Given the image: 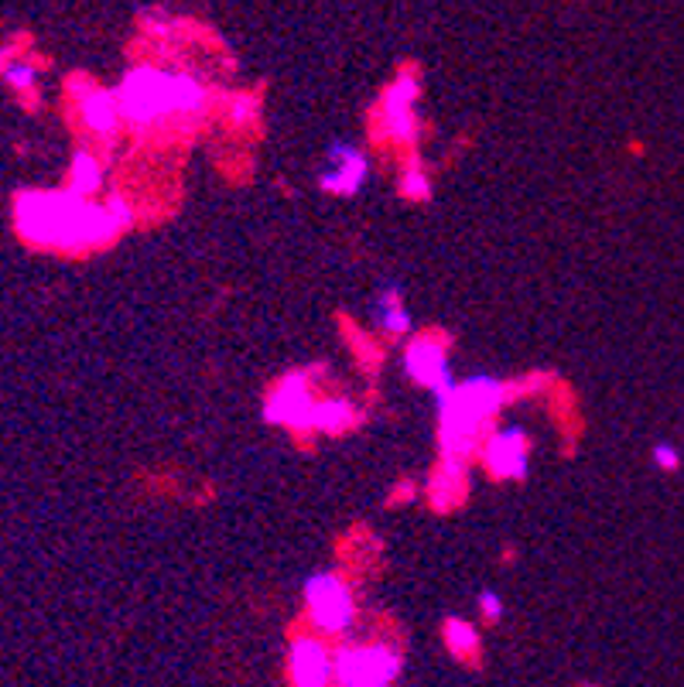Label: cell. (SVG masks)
<instances>
[{
	"label": "cell",
	"mask_w": 684,
	"mask_h": 687,
	"mask_svg": "<svg viewBox=\"0 0 684 687\" xmlns=\"http://www.w3.org/2000/svg\"><path fill=\"white\" fill-rule=\"evenodd\" d=\"M506 400V387L490 376H472L466 384L439 390V442L445 455L466 458L479 448V438Z\"/></svg>",
	"instance_id": "obj_2"
},
{
	"label": "cell",
	"mask_w": 684,
	"mask_h": 687,
	"mask_svg": "<svg viewBox=\"0 0 684 687\" xmlns=\"http://www.w3.org/2000/svg\"><path fill=\"white\" fill-rule=\"evenodd\" d=\"M104 182V165H99L93 155H80L72 161V189L80 195H89Z\"/></svg>",
	"instance_id": "obj_16"
},
{
	"label": "cell",
	"mask_w": 684,
	"mask_h": 687,
	"mask_svg": "<svg viewBox=\"0 0 684 687\" xmlns=\"http://www.w3.org/2000/svg\"><path fill=\"white\" fill-rule=\"evenodd\" d=\"M4 75H8V83H11V86H21V89H28V86L35 83V69H32V65H24V62H11V65L4 69Z\"/></svg>",
	"instance_id": "obj_20"
},
{
	"label": "cell",
	"mask_w": 684,
	"mask_h": 687,
	"mask_svg": "<svg viewBox=\"0 0 684 687\" xmlns=\"http://www.w3.org/2000/svg\"><path fill=\"white\" fill-rule=\"evenodd\" d=\"M445 643L455 656H469L479 647V632L466 619H448L445 623Z\"/></svg>",
	"instance_id": "obj_17"
},
{
	"label": "cell",
	"mask_w": 684,
	"mask_h": 687,
	"mask_svg": "<svg viewBox=\"0 0 684 687\" xmlns=\"http://www.w3.org/2000/svg\"><path fill=\"white\" fill-rule=\"evenodd\" d=\"M352 424V407L346 400H319L315 403V431H346Z\"/></svg>",
	"instance_id": "obj_14"
},
{
	"label": "cell",
	"mask_w": 684,
	"mask_h": 687,
	"mask_svg": "<svg viewBox=\"0 0 684 687\" xmlns=\"http://www.w3.org/2000/svg\"><path fill=\"white\" fill-rule=\"evenodd\" d=\"M376 312H380V325H384L391 336H404V333H408L411 318H408V309H404V301H400L397 291H387L384 298H380L376 301Z\"/></svg>",
	"instance_id": "obj_15"
},
{
	"label": "cell",
	"mask_w": 684,
	"mask_h": 687,
	"mask_svg": "<svg viewBox=\"0 0 684 687\" xmlns=\"http://www.w3.org/2000/svg\"><path fill=\"white\" fill-rule=\"evenodd\" d=\"M400 195L411 198V202H424L432 195V182H428V174L421 168H408L400 178Z\"/></svg>",
	"instance_id": "obj_18"
},
{
	"label": "cell",
	"mask_w": 684,
	"mask_h": 687,
	"mask_svg": "<svg viewBox=\"0 0 684 687\" xmlns=\"http://www.w3.org/2000/svg\"><path fill=\"white\" fill-rule=\"evenodd\" d=\"M463 493H466V458L445 455L435 479H432L428 496H432V503L439 506V510H448V506H455L463 499Z\"/></svg>",
	"instance_id": "obj_13"
},
{
	"label": "cell",
	"mask_w": 684,
	"mask_h": 687,
	"mask_svg": "<svg viewBox=\"0 0 684 687\" xmlns=\"http://www.w3.org/2000/svg\"><path fill=\"white\" fill-rule=\"evenodd\" d=\"M418 96L421 83L415 72H404L394 80V86L380 99V131L391 137L394 144H415L418 137Z\"/></svg>",
	"instance_id": "obj_6"
},
{
	"label": "cell",
	"mask_w": 684,
	"mask_h": 687,
	"mask_svg": "<svg viewBox=\"0 0 684 687\" xmlns=\"http://www.w3.org/2000/svg\"><path fill=\"white\" fill-rule=\"evenodd\" d=\"M479 613H483L487 619H500V616H503V602H500V595H493V592H483V595H479Z\"/></svg>",
	"instance_id": "obj_21"
},
{
	"label": "cell",
	"mask_w": 684,
	"mask_h": 687,
	"mask_svg": "<svg viewBox=\"0 0 684 687\" xmlns=\"http://www.w3.org/2000/svg\"><path fill=\"white\" fill-rule=\"evenodd\" d=\"M367 171H370V165L357 147L336 144L328 150V161L319 174V185L333 195H357L360 185L367 182Z\"/></svg>",
	"instance_id": "obj_10"
},
{
	"label": "cell",
	"mask_w": 684,
	"mask_h": 687,
	"mask_svg": "<svg viewBox=\"0 0 684 687\" xmlns=\"http://www.w3.org/2000/svg\"><path fill=\"white\" fill-rule=\"evenodd\" d=\"M288 667L298 687H322L328 680H336V656L319 640H312V636H301V640L291 643Z\"/></svg>",
	"instance_id": "obj_11"
},
{
	"label": "cell",
	"mask_w": 684,
	"mask_h": 687,
	"mask_svg": "<svg viewBox=\"0 0 684 687\" xmlns=\"http://www.w3.org/2000/svg\"><path fill=\"white\" fill-rule=\"evenodd\" d=\"M17 229L24 240L59 246V250H89L104 246L123 222L110 206H96L80 192H28L17 198Z\"/></svg>",
	"instance_id": "obj_1"
},
{
	"label": "cell",
	"mask_w": 684,
	"mask_h": 687,
	"mask_svg": "<svg viewBox=\"0 0 684 687\" xmlns=\"http://www.w3.org/2000/svg\"><path fill=\"white\" fill-rule=\"evenodd\" d=\"M230 117H233V123H240V126L257 123V117H261V104H257V96L240 93V96L233 99V107H230Z\"/></svg>",
	"instance_id": "obj_19"
},
{
	"label": "cell",
	"mask_w": 684,
	"mask_h": 687,
	"mask_svg": "<svg viewBox=\"0 0 684 687\" xmlns=\"http://www.w3.org/2000/svg\"><path fill=\"white\" fill-rule=\"evenodd\" d=\"M657 462H661L664 469H674L677 466V455L671 448H657Z\"/></svg>",
	"instance_id": "obj_22"
},
{
	"label": "cell",
	"mask_w": 684,
	"mask_h": 687,
	"mask_svg": "<svg viewBox=\"0 0 684 687\" xmlns=\"http://www.w3.org/2000/svg\"><path fill=\"white\" fill-rule=\"evenodd\" d=\"M305 605L312 623L328 636L346 632L352 626V616H357L346 581H339L336 575H312L305 581Z\"/></svg>",
	"instance_id": "obj_5"
},
{
	"label": "cell",
	"mask_w": 684,
	"mask_h": 687,
	"mask_svg": "<svg viewBox=\"0 0 684 687\" xmlns=\"http://www.w3.org/2000/svg\"><path fill=\"white\" fill-rule=\"evenodd\" d=\"M483 462L496 479H524L530 466V445L520 427H506L490 435L483 448Z\"/></svg>",
	"instance_id": "obj_9"
},
{
	"label": "cell",
	"mask_w": 684,
	"mask_h": 687,
	"mask_svg": "<svg viewBox=\"0 0 684 687\" xmlns=\"http://www.w3.org/2000/svg\"><path fill=\"white\" fill-rule=\"evenodd\" d=\"M123 120L131 123H158L168 117H189L206 107V89L192 75L168 69H134L117 89Z\"/></svg>",
	"instance_id": "obj_3"
},
{
	"label": "cell",
	"mask_w": 684,
	"mask_h": 687,
	"mask_svg": "<svg viewBox=\"0 0 684 687\" xmlns=\"http://www.w3.org/2000/svg\"><path fill=\"white\" fill-rule=\"evenodd\" d=\"M315 394H312V384L305 373H288L281 384L274 387L264 414L271 424H285V427H298L305 431L312 427V418H315Z\"/></svg>",
	"instance_id": "obj_7"
},
{
	"label": "cell",
	"mask_w": 684,
	"mask_h": 687,
	"mask_svg": "<svg viewBox=\"0 0 684 687\" xmlns=\"http://www.w3.org/2000/svg\"><path fill=\"white\" fill-rule=\"evenodd\" d=\"M400 674V656L384 643L343 647L336 653V680L349 687H384Z\"/></svg>",
	"instance_id": "obj_4"
},
{
	"label": "cell",
	"mask_w": 684,
	"mask_h": 687,
	"mask_svg": "<svg viewBox=\"0 0 684 687\" xmlns=\"http://www.w3.org/2000/svg\"><path fill=\"white\" fill-rule=\"evenodd\" d=\"M80 117L83 123L89 126L93 134H113L120 120H123V110H120V99L117 93H107V89H86L80 96Z\"/></svg>",
	"instance_id": "obj_12"
},
{
	"label": "cell",
	"mask_w": 684,
	"mask_h": 687,
	"mask_svg": "<svg viewBox=\"0 0 684 687\" xmlns=\"http://www.w3.org/2000/svg\"><path fill=\"white\" fill-rule=\"evenodd\" d=\"M404 366H408L411 379H418L428 390H445L452 384V370H448V349L442 339H415L404 352Z\"/></svg>",
	"instance_id": "obj_8"
}]
</instances>
